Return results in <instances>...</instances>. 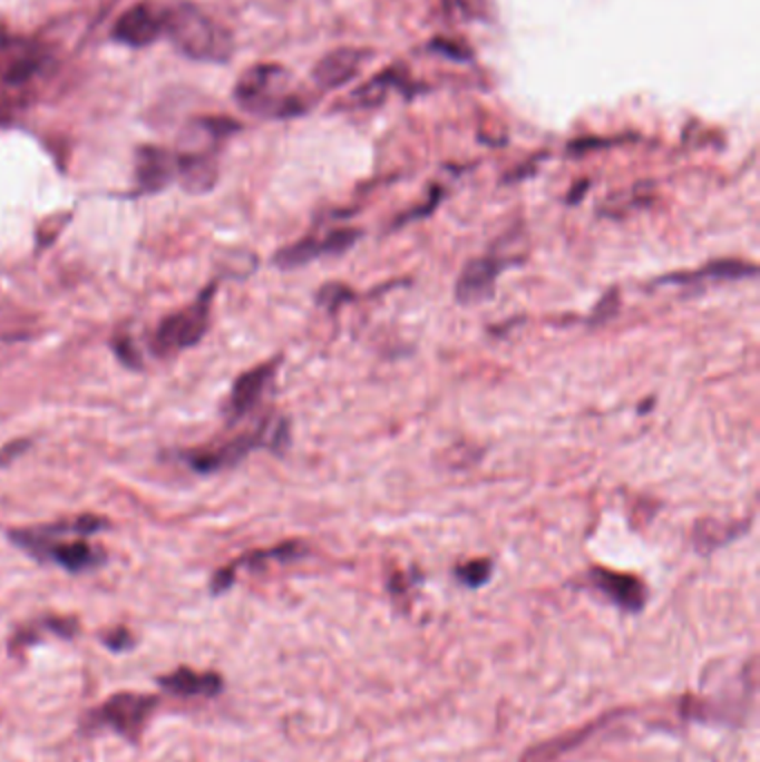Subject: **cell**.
<instances>
[{
    "label": "cell",
    "mask_w": 760,
    "mask_h": 762,
    "mask_svg": "<svg viewBox=\"0 0 760 762\" xmlns=\"http://www.w3.org/2000/svg\"><path fill=\"white\" fill-rule=\"evenodd\" d=\"M107 528L109 521L105 517L85 512L42 526L16 528L9 530L7 537L16 548L27 553L36 561H49L76 575L94 570L107 561L105 550L87 541V537L103 533Z\"/></svg>",
    "instance_id": "cell-1"
},
{
    "label": "cell",
    "mask_w": 760,
    "mask_h": 762,
    "mask_svg": "<svg viewBox=\"0 0 760 762\" xmlns=\"http://www.w3.org/2000/svg\"><path fill=\"white\" fill-rule=\"evenodd\" d=\"M290 443V430L285 419H263L252 430L236 434L221 443L181 450L178 459L196 475H212L238 466L254 448H270L283 452Z\"/></svg>",
    "instance_id": "cell-2"
},
{
    "label": "cell",
    "mask_w": 760,
    "mask_h": 762,
    "mask_svg": "<svg viewBox=\"0 0 760 762\" xmlns=\"http://www.w3.org/2000/svg\"><path fill=\"white\" fill-rule=\"evenodd\" d=\"M288 71L279 65L250 67L234 87L241 109L259 118H292L305 111V100L288 89Z\"/></svg>",
    "instance_id": "cell-3"
},
{
    "label": "cell",
    "mask_w": 760,
    "mask_h": 762,
    "mask_svg": "<svg viewBox=\"0 0 760 762\" xmlns=\"http://www.w3.org/2000/svg\"><path fill=\"white\" fill-rule=\"evenodd\" d=\"M163 33H167L181 53L194 60L221 62L232 49L227 31L194 4H176L165 11Z\"/></svg>",
    "instance_id": "cell-4"
},
{
    "label": "cell",
    "mask_w": 760,
    "mask_h": 762,
    "mask_svg": "<svg viewBox=\"0 0 760 762\" xmlns=\"http://www.w3.org/2000/svg\"><path fill=\"white\" fill-rule=\"evenodd\" d=\"M232 131L230 123L198 120L183 134L174 154L176 176L192 194H203L216 183V147Z\"/></svg>",
    "instance_id": "cell-5"
},
{
    "label": "cell",
    "mask_w": 760,
    "mask_h": 762,
    "mask_svg": "<svg viewBox=\"0 0 760 762\" xmlns=\"http://www.w3.org/2000/svg\"><path fill=\"white\" fill-rule=\"evenodd\" d=\"M214 294H216V281L207 283L196 294L194 301L163 316L152 334V352L156 356H176L194 348L210 328Z\"/></svg>",
    "instance_id": "cell-6"
},
{
    "label": "cell",
    "mask_w": 760,
    "mask_h": 762,
    "mask_svg": "<svg viewBox=\"0 0 760 762\" xmlns=\"http://www.w3.org/2000/svg\"><path fill=\"white\" fill-rule=\"evenodd\" d=\"M158 697L120 691L107 697L98 709L91 713V726H107L127 740H138L140 731L145 729L147 717L156 709Z\"/></svg>",
    "instance_id": "cell-7"
},
{
    "label": "cell",
    "mask_w": 760,
    "mask_h": 762,
    "mask_svg": "<svg viewBox=\"0 0 760 762\" xmlns=\"http://www.w3.org/2000/svg\"><path fill=\"white\" fill-rule=\"evenodd\" d=\"M281 359H270L263 361L250 370H245L243 374H238L225 397L223 403V417L230 426H234L236 421H241L243 417H247L263 399V394L270 390L276 370H279Z\"/></svg>",
    "instance_id": "cell-8"
},
{
    "label": "cell",
    "mask_w": 760,
    "mask_h": 762,
    "mask_svg": "<svg viewBox=\"0 0 760 762\" xmlns=\"http://www.w3.org/2000/svg\"><path fill=\"white\" fill-rule=\"evenodd\" d=\"M361 232L352 229V227H343V229H334L325 236H303L301 241L279 250L274 254V265H279L281 270H292V267H301L319 256H337L343 254L345 250H350L357 241H359Z\"/></svg>",
    "instance_id": "cell-9"
},
{
    "label": "cell",
    "mask_w": 760,
    "mask_h": 762,
    "mask_svg": "<svg viewBox=\"0 0 760 762\" xmlns=\"http://www.w3.org/2000/svg\"><path fill=\"white\" fill-rule=\"evenodd\" d=\"M506 265V258L493 254L468 261L455 283V299L461 305H472L490 299L495 292V281Z\"/></svg>",
    "instance_id": "cell-10"
},
{
    "label": "cell",
    "mask_w": 760,
    "mask_h": 762,
    "mask_svg": "<svg viewBox=\"0 0 760 762\" xmlns=\"http://www.w3.org/2000/svg\"><path fill=\"white\" fill-rule=\"evenodd\" d=\"M165 27V11L152 2H140L127 9L114 25V38L123 45L143 47L154 42Z\"/></svg>",
    "instance_id": "cell-11"
},
{
    "label": "cell",
    "mask_w": 760,
    "mask_h": 762,
    "mask_svg": "<svg viewBox=\"0 0 760 762\" xmlns=\"http://www.w3.org/2000/svg\"><path fill=\"white\" fill-rule=\"evenodd\" d=\"M372 58L370 49L341 47L325 53L312 69V80L321 89H339L359 76L361 67Z\"/></svg>",
    "instance_id": "cell-12"
},
{
    "label": "cell",
    "mask_w": 760,
    "mask_h": 762,
    "mask_svg": "<svg viewBox=\"0 0 760 762\" xmlns=\"http://www.w3.org/2000/svg\"><path fill=\"white\" fill-rule=\"evenodd\" d=\"M176 176V158L160 147H140L136 154V194H156Z\"/></svg>",
    "instance_id": "cell-13"
},
{
    "label": "cell",
    "mask_w": 760,
    "mask_h": 762,
    "mask_svg": "<svg viewBox=\"0 0 760 762\" xmlns=\"http://www.w3.org/2000/svg\"><path fill=\"white\" fill-rule=\"evenodd\" d=\"M588 579L593 582V586L597 590H602L613 604H617L620 608L629 610V613H637L642 610L644 602H646V586L633 577V575H624V573H613L606 568H591Z\"/></svg>",
    "instance_id": "cell-14"
},
{
    "label": "cell",
    "mask_w": 760,
    "mask_h": 762,
    "mask_svg": "<svg viewBox=\"0 0 760 762\" xmlns=\"http://www.w3.org/2000/svg\"><path fill=\"white\" fill-rule=\"evenodd\" d=\"M156 682L163 691L183 697H216L223 691V677L218 673H196L185 666L160 675Z\"/></svg>",
    "instance_id": "cell-15"
},
{
    "label": "cell",
    "mask_w": 760,
    "mask_h": 762,
    "mask_svg": "<svg viewBox=\"0 0 760 762\" xmlns=\"http://www.w3.org/2000/svg\"><path fill=\"white\" fill-rule=\"evenodd\" d=\"M758 274V267L747 261L738 258H720L711 261L704 267L695 272H682V274H669L657 279L655 283H707V281H738V279H753Z\"/></svg>",
    "instance_id": "cell-16"
},
{
    "label": "cell",
    "mask_w": 760,
    "mask_h": 762,
    "mask_svg": "<svg viewBox=\"0 0 760 762\" xmlns=\"http://www.w3.org/2000/svg\"><path fill=\"white\" fill-rule=\"evenodd\" d=\"M408 87L406 80V71L401 69H386L381 74H377L372 80L363 82L359 89L352 91V102H357L359 107H374L379 105L392 89L403 91Z\"/></svg>",
    "instance_id": "cell-17"
},
{
    "label": "cell",
    "mask_w": 760,
    "mask_h": 762,
    "mask_svg": "<svg viewBox=\"0 0 760 762\" xmlns=\"http://www.w3.org/2000/svg\"><path fill=\"white\" fill-rule=\"evenodd\" d=\"M742 533L740 521L738 524H720V521H700L693 530V544L702 550V553H711L713 548L731 541L733 537H738Z\"/></svg>",
    "instance_id": "cell-18"
},
{
    "label": "cell",
    "mask_w": 760,
    "mask_h": 762,
    "mask_svg": "<svg viewBox=\"0 0 760 762\" xmlns=\"http://www.w3.org/2000/svg\"><path fill=\"white\" fill-rule=\"evenodd\" d=\"M490 561L488 559H475V561H468L464 566H459L455 570L457 579L464 582L466 586H481L484 582H488L490 577Z\"/></svg>",
    "instance_id": "cell-19"
},
{
    "label": "cell",
    "mask_w": 760,
    "mask_h": 762,
    "mask_svg": "<svg viewBox=\"0 0 760 762\" xmlns=\"http://www.w3.org/2000/svg\"><path fill=\"white\" fill-rule=\"evenodd\" d=\"M111 348H114V354L120 359V363L125 368H131V370L140 368V352L136 350V345H134L129 334H116L111 339Z\"/></svg>",
    "instance_id": "cell-20"
},
{
    "label": "cell",
    "mask_w": 760,
    "mask_h": 762,
    "mask_svg": "<svg viewBox=\"0 0 760 762\" xmlns=\"http://www.w3.org/2000/svg\"><path fill=\"white\" fill-rule=\"evenodd\" d=\"M430 49H432V51H437V53H441V56H446V58H450V60H459V62L470 58V49H468L466 45L457 42V40L435 38V40L430 42Z\"/></svg>",
    "instance_id": "cell-21"
},
{
    "label": "cell",
    "mask_w": 760,
    "mask_h": 762,
    "mask_svg": "<svg viewBox=\"0 0 760 762\" xmlns=\"http://www.w3.org/2000/svg\"><path fill=\"white\" fill-rule=\"evenodd\" d=\"M103 644H105L109 651H114V653H123V651H127V648L134 646V637H131V633H129L127 628L118 626V628H111L109 633L103 635Z\"/></svg>",
    "instance_id": "cell-22"
},
{
    "label": "cell",
    "mask_w": 760,
    "mask_h": 762,
    "mask_svg": "<svg viewBox=\"0 0 760 762\" xmlns=\"http://www.w3.org/2000/svg\"><path fill=\"white\" fill-rule=\"evenodd\" d=\"M352 290H348V287H343V285H337V283H332V285H325V287H321V292H319V303H323V305H328V307H337L343 299H350L352 294H350Z\"/></svg>",
    "instance_id": "cell-23"
},
{
    "label": "cell",
    "mask_w": 760,
    "mask_h": 762,
    "mask_svg": "<svg viewBox=\"0 0 760 762\" xmlns=\"http://www.w3.org/2000/svg\"><path fill=\"white\" fill-rule=\"evenodd\" d=\"M617 294H615V290H611L606 296H604V301H602V305H597L595 307V312H593V319H591V323H602V321H606L611 314H615V310H617Z\"/></svg>",
    "instance_id": "cell-24"
},
{
    "label": "cell",
    "mask_w": 760,
    "mask_h": 762,
    "mask_svg": "<svg viewBox=\"0 0 760 762\" xmlns=\"http://www.w3.org/2000/svg\"><path fill=\"white\" fill-rule=\"evenodd\" d=\"M31 439H16L11 443H7L2 450H0V466H7L11 463L16 457H20L27 448H29Z\"/></svg>",
    "instance_id": "cell-25"
},
{
    "label": "cell",
    "mask_w": 760,
    "mask_h": 762,
    "mask_svg": "<svg viewBox=\"0 0 760 762\" xmlns=\"http://www.w3.org/2000/svg\"><path fill=\"white\" fill-rule=\"evenodd\" d=\"M586 187H588V183H586V180H584V183H577V187H575V192H573V194H571V198H568V201H571V203H575V201H577V196H579V194H582V196H584V192H586Z\"/></svg>",
    "instance_id": "cell-26"
}]
</instances>
